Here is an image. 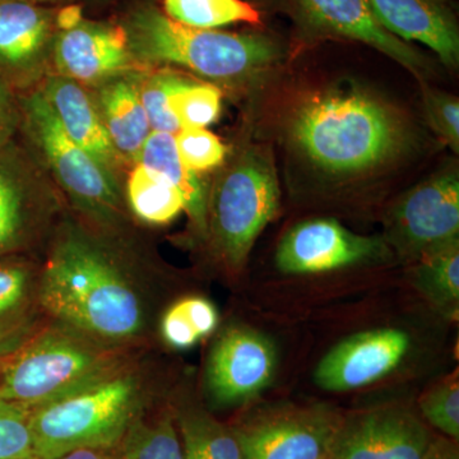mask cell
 <instances>
[{"label": "cell", "instance_id": "1", "mask_svg": "<svg viewBox=\"0 0 459 459\" xmlns=\"http://www.w3.org/2000/svg\"><path fill=\"white\" fill-rule=\"evenodd\" d=\"M40 304L51 319L124 349L144 329L137 287L104 244L75 226L60 229L41 267Z\"/></svg>", "mask_w": 459, "mask_h": 459}, {"label": "cell", "instance_id": "2", "mask_svg": "<svg viewBox=\"0 0 459 459\" xmlns=\"http://www.w3.org/2000/svg\"><path fill=\"white\" fill-rule=\"evenodd\" d=\"M291 137L320 170L347 177L394 161L409 143L402 115L353 86L305 100L292 117Z\"/></svg>", "mask_w": 459, "mask_h": 459}, {"label": "cell", "instance_id": "3", "mask_svg": "<svg viewBox=\"0 0 459 459\" xmlns=\"http://www.w3.org/2000/svg\"><path fill=\"white\" fill-rule=\"evenodd\" d=\"M124 30L143 68L179 65L228 86L255 80L283 57L282 45L270 35L193 29L151 5L132 12Z\"/></svg>", "mask_w": 459, "mask_h": 459}, {"label": "cell", "instance_id": "4", "mask_svg": "<svg viewBox=\"0 0 459 459\" xmlns=\"http://www.w3.org/2000/svg\"><path fill=\"white\" fill-rule=\"evenodd\" d=\"M146 386L129 362L71 394L32 407L35 459L82 448H117L143 413Z\"/></svg>", "mask_w": 459, "mask_h": 459}, {"label": "cell", "instance_id": "5", "mask_svg": "<svg viewBox=\"0 0 459 459\" xmlns=\"http://www.w3.org/2000/svg\"><path fill=\"white\" fill-rule=\"evenodd\" d=\"M128 362L126 349L54 320L3 359L0 400L36 407Z\"/></svg>", "mask_w": 459, "mask_h": 459}, {"label": "cell", "instance_id": "6", "mask_svg": "<svg viewBox=\"0 0 459 459\" xmlns=\"http://www.w3.org/2000/svg\"><path fill=\"white\" fill-rule=\"evenodd\" d=\"M281 190L271 153L247 147L214 179L204 240L222 270L238 276L256 238L280 210Z\"/></svg>", "mask_w": 459, "mask_h": 459}, {"label": "cell", "instance_id": "7", "mask_svg": "<svg viewBox=\"0 0 459 459\" xmlns=\"http://www.w3.org/2000/svg\"><path fill=\"white\" fill-rule=\"evenodd\" d=\"M18 100L26 147L36 159L42 157L75 210L101 226L117 223L124 199L117 175L65 134L38 87L18 93Z\"/></svg>", "mask_w": 459, "mask_h": 459}, {"label": "cell", "instance_id": "8", "mask_svg": "<svg viewBox=\"0 0 459 459\" xmlns=\"http://www.w3.org/2000/svg\"><path fill=\"white\" fill-rule=\"evenodd\" d=\"M342 413L325 403H256L231 428L243 459H327Z\"/></svg>", "mask_w": 459, "mask_h": 459}, {"label": "cell", "instance_id": "9", "mask_svg": "<svg viewBox=\"0 0 459 459\" xmlns=\"http://www.w3.org/2000/svg\"><path fill=\"white\" fill-rule=\"evenodd\" d=\"M276 344L247 325H231L214 338L204 368V395L214 410L255 403L273 383Z\"/></svg>", "mask_w": 459, "mask_h": 459}, {"label": "cell", "instance_id": "10", "mask_svg": "<svg viewBox=\"0 0 459 459\" xmlns=\"http://www.w3.org/2000/svg\"><path fill=\"white\" fill-rule=\"evenodd\" d=\"M383 238L407 265L459 240L458 172H439L404 193L386 213Z\"/></svg>", "mask_w": 459, "mask_h": 459}, {"label": "cell", "instance_id": "11", "mask_svg": "<svg viewBox=\"0 0 459 459\" xmlns=\"http://www.w3.org/2000/svg\"><path fill=\"white\" fill-rule=\"evenodd\" d=\"M56 211V192L31 151L16 140L0 147V255L29 253Z\"/></svg>", "mask_w": 459, "mask_h": 459}, {"label": "cell", "instance_id": "12", "mask_svg": "<svg viewBox=\"0 0 459 459\" xmlns=\"http://www.w3.org/2000/svg\"><path fill=\"white\" fill-rule=\"evenodd\" d=\"M394 253L380 237L350 231L333 219L295 225L277 247V270L289 276H314L391 261Z\"/></svg>", "mask_w": 459, "mask_h": 459}, {"label": "cell", "instance_id": "13", "mask_svg": "<svg viewBox=\"0 0 459 459\" xmlns=\"http://www.w3.org/2000/svg\"><path fill=\"white\" fill-rule=\"evenodd\" d=\"M434 431L398 402L342 413L327 459H422Z\"/></svg>", "mask_w": 459, "mask_h": 459}, {"label": "cell", "instance_id": "14", "mask_svg": "<svg viewBox=\"0 0 459 459\" xmlns=\"http://www.w3.org/2000/svg\"><path fill=\"white\" fill-rule=\"evenodd\" d=\"M412 337L401 328L359 332L319 361L314 382L323 391L352 392L382 382L409 358Z\"/></svg>", "mask_w": 459, "mask_h": 459}, {"label": "cell", "instance_id": "15", "mask_svg": "<svg viewBox=\"0 0 459 459\" xmlns=\"http://www.w3.org/2000/svg\"><path fill=\"white\" fill-rule=\"evenodd\" d=\"M56 11L29 2H0V80L17 93L41 83L56 41Z\"/></svg>", "mask_w": 459, "mask_h": 459}, {"label": "cell", "instance_id": "16", "mask_svg": "<svg viewBox=\"0 0 459 459\" xmlns=\"http://www.w3.org/2000/svg\"><path fill=\"white\" fill-rule=\"evenodd\" d=\"M53 63L56 74L83 86L96 87L117 75L144 71L129 49L124 27L90 21L57 31Z\"/></svg>", "mask_w": 459, "mask_h": 459}, {"label": "cell", "instance_id": "17", "mask_svg": "<svg viewBox=\"0 0 459 459\" xmlns=\"http://www.w3.org/2000/svg\"><path fill=\"white\" fill-rule=\"evenodd\" d=\"M386 31L404 42L418 41L433 50L444 65L459 63V29L443 0H367Z\"/></svg>", "mask_w": 459, "mask_h": 459}, {"label": "cell", "instance_id": "18", "mask_svg": "<svg viewBox=\"0 0 459 459\" xmlns=\"http://www.w3.org/2000/svg\"><path fill=\"white\" fill-rule=\"evenodd\" d=\"M314 26L322 31L369 45L411 72L427 68V57L409 42L386 31L371 13L367 0H296Z\"/></svg>", "mask_w": 459, "mask_h": 459}, {"label": "cell", "instance_id": "19", "mask_svg": "<svg viewBox=\"0 0 459 459\" xmlns=\"http://www.w3.org/2000/svg\"><path fill=\"white\" fill-rule=\"evenodd\" d=\"M57 122L77 146L117 175L123 161L111 143L95 100L83 84L60 74H48L38 84Z\"/></svg>", "mask_w": 459, "mask_h": 459}, {"label": "cell", "instance_id": "20", "mask_svg": "<svg viewBox=\"0 0 459 459\" xmlns=\"http://www.w3.org/2000/svg\"><path fill=\"white\" fill-rule=\"evenodd\" d=\"M40 270L27 253L0 255V358L41 327Z\"/></svg>", "mask_w": 459, "mask_h": 459}, {"label": "cell", "instance_id": "21", "mask_svg": "<svg viewBox=\"0 0 459 459\" xmlns=\"http://www.w3.org/2000/svg\"><path fill=\"white\" fill-rule=\"evenodd\" d=\"M143 72H132L96 86V107L111 143L123 162L137 164L142 147L152 128L142 105L140 80Z\"/></svg>", "mask_w": 459, "mask_h": 459}, {"label": "cell", "instance_id": "22", "mask_svg": "<svg viewBox=\"0 0 459 459\" xmlns=\"http://www.w3.org/2000/svg\"><path fill=\"white\" fill-rule=\"evenodd\" d=\"M137 164L165 178L180 193L184 212L188 214L198 237L205 238L207 232V204L210 186L201 175L190 170L178 152L175 135L152 132L142 147Z\"/></svg>", "mask_w": 459, "mask_h": 459}, {"label": "cell", "instance_id": "23", "mask_svg": "<svg viewBox=\"0 0 459 459\" xmlns=\"http://www.w3.org/2000/svg\"><path fill=\"white\" fill-rule=\"evenodd\" d=\"M411 286L444 319L459 316V240L431 250L411 263Z\"/></svg>", "mask_w": 459, "mask_h": 459}, {"label": "cell", "instance_id": "24", "mask_svg": "<svg viewBox=\"0 0 459 459\" xmlns=\"http://www.w3.org/2000/svg\"><path fill=\"white\" fill-rule=\"evenodd\" d=\"M184 459H243L231 425L222 424L199 404L172 407Z\"/></svg>", "mask_w": 459, "mask_h": 459}, {"label": "cell", "instance_id": "25", "mask_svg": "<svg viewBox=\"0 0 459 459\" xmlns=\"http://www.w3.org/2000/svg\"><path fill=\"white\" fill-rule=\"evenodd\" d=\"M220 327L216 305L204 296L189 295L178 299L166 309L160 322L162 340L178 351L192 349Z\"/></svg>", "mask_w": 459, "mask_h": 459}, {"label": "cell", "instance_id": "26", "mask_svg": "<svg viewBox=\"0 0 459 459\" xmlns=\"http://www.w3.org/2000/svg\"><path fill=\"white\" fill-rule=\"evenodd\" d=\"M126 201L132 212L148 225H168L184 212L180 193L161 175L138 164L126 183Z\"/></svg>", "mask_w": 459, "mask_h": 459}, {"label": "cell", "instance_id": "27", "mask_svg": "<svg viewBox=\"0 0 459 459\" xmlns=\"http://www.w3.org/2000/svg\"><path fill=\"white\" fill-rule=\"evenodd\" d=\"M119 451L124 459H184L172 409L151 419L141 413L126 431Z\"/></svg>", "mask_w": 459, "mask_h": 459}, {"label": "cell", "instance_id": "28", "mask_svg": "<svg viewBox=\"0 0 459 459\" xmlns=\"http://www.w3.org/2000/svg\"><path fill=\"white\" fill-rule=\"evenodd\" d=\"M164 13L180 25L217 30L234 23L261 25L262 14L246 0H162Z\"/></svg>", "mask_w": 459, "mask_h": 459}, {"label": "cell", "instance_id": "29", "mask_svg": "<svg viewBox=\"0 0 459 459\" xmlns=\"http://www.w3.org/2000/svg\"><path fill=\"white\" fill-rule=\"evenodd\" d=\"M192 82L188 77L171 71L141 74L140 95L152 132L178 134L180 124L171 110V98L181 87Z\"/></svg>", "mask_w": 459, "mask_h": 459}, {"label": "cell", "instance_id": "30", "mask_svg": "<svg viewBox=\"0 0 459 459\" xmlns=\"http://www.w3.org/2000/svg\"><path fill=\"white\" fill-rule=\"evenodd\" d=\"M419 413L425 424L437 434L459 440L458 370L444 377L428 388L418 401Z\"/></svg>", "mask_w": 459, "mask_h": 459}, {"label": "cell", "instance_id": "31", "mask_svg": "<svg viewBox=\"0 0 459 459\" xmlns=\"http://www.w3.org/2000/svg\"><path fill=\"white\" fill-rule=\"evenodd\" d=\"M170 105L181 129H205L219 119L221 91L214 84L192 81L174 93Z\"/></svg>", "mask_w": 459, "mask_h": 459}, {"label": "cell", "instance_id": "32", "mask_svg": "<svg viewBox=\"0 0 459 459\" xmlns=\"http://www.w3.org/2000/svg\"><path fill=\"white\" fill-rule=\"evenodd\" d=\"M31 413L29 404L0 400V459H35Z\"/></svg>", "mask_w": 459, "mask_h": 459}, {"label": "cell", "instance_id": "33", "mask_svg": "<svg viewBox=\"0 0 459 459\" xmlns=\"http://www.w3.org/2000/svg\"><path fill=\"white\" fill-rule=\"evenodd\" d=\"M175 143L184 164L197 174L219 168L228 155L225 144L207 129H181Z\"/></svg>", "mask_w": 459, "mask_h": 459}, {"label": "cell", "instance_id": "34", "mask_svg": "<svg viewBox=\"0 0 459 459\" xmlns=\"http://www.w3.org/2000/svg\"><path fill=\"white\" fill-rule=\"evenodd\" d=\"M425 115L433 131L451 146L459 150V102L453 96L428 90L424 96Z\"/></svg>", "mask_w": 459, "mask_h": 459}, {"label": "cell", "instance_id": "35", "mask_svg": "<svg viewBox=\"0 0 459 459\" xmlns=\"http://www.w3.org/2000/svg\"><path fill=\"white\" fill-rule=\"evenodd\" d=\"M21 108L18 93L0 80V147L14 141L20 133Z\"/></svg>", "mask_w": 459, "mask_h": 459}, {"label": "cell", "instance_id": "36", "mask_svg": "<svg viewBox=\"0 0 459 459\" xmlns=\"http://www.w3.org/2000/svg\"><path fill=\"white\" fill-rule=\"evenodd\" d=\"M422 459H459L458 442L435 433Z\"/></svg>", "mask_w": 459, "mask_h": 459}, {"label": "cell", "instance_id": "37", "mask_svg": "<svg viewBox=\"0 0 459 459\" xmlns=\"http://www.w3.org/2000/svg\"><path fill=\"white\" fill-rule=\"evenodd\" d=\"M56 459H124L119 446L117 448H82L75 449L60 455Z\"/></svg>", "mask_w": 459, "mask_h": 459}, {"label": "cell", "instance_id": "38", "mask_svg": "<svg viewBox=\"0 0 459 459\" xmlns=\"http://www.w3.org/2000/svg\"><path fill=\"white\" fill-rule=\"evenodd\" d=\"M82 21V8L80 5H68L56 12V26L59 31L74 29Z\"/></svg>", "mask_w": 459, "mask_h": 459}, {"label": "cell", "instance_id": "39", "mask_svg": "<svg viewBox=\"0 0 459 459\" xmlns=\"http://www.w3.org/2000/svg\"><path fill=\"white\" fill-rule=\"evenodd\" d=\"M0 2H12V0H0ZM17 2H29L35 3V4H41V3L65 2V0H17Z\"/></svg>", "mask_w": 459, "mask_h": 459}, {"label": "cell", "instance_id": "40", "mask_svg": "<svg viewBox=\"0 0 459 459\" xmlns=\"http://www.w3.org/2000/svg\"><path fill=\"white\" fill-rule=\"evenodd\" d=\"M3 358H0V369H2Z\"/></svg>", "mask_w": 459, "mask_h": 459}]
</instances>
